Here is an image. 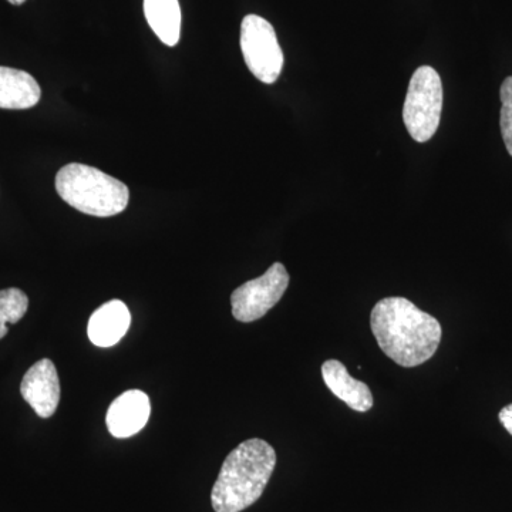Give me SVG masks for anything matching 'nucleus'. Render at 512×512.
Masks as SVG:
<instances>
[{
  "label": "nucleus",
  "instance_id": "nucleus-8",
  "mask_svg": "<svg viewBox=\"0 0 512 512\" xmlns=\"http://www.w3.org/2000/svg\"><path fill=\"white\" fill-rule=\"evenodd\" d=\"M150 412L147 394L141 390H128L111 403L106 417L107 429L111 436L127 439L144 429Z\"/></svg>",
  "mask_w": 512,
  "mask_h": 512
},
{
  "label": "nucleus",
  "instance_id": "nucleus-2",
  "mask_svg": "<svg viewBox=\"0 0 512 512\" xmlns=\"http://www.w3.org/2000/svg\"><path fill=\"white\" fill-rule=\"evenodd\" d=\"M276 466L271 444L251 439L239 444L222 464L212 487L211 504L215 512H241L264 494Z\"/></svg>",
  "mask_w": 512,
  "mask_h": 512
},
{
  "label": "nucleus",
  "instance_id": "nucleus-11",
  "mask_svg": "<svg viewBox=\"0 0 512 512\" xmlns=\"http://www.w3.org/2000/svg\"><path fill=\"white\" fill-rule=\"evenodd\" d=\"M42 97L35 77L23 70L0 66V109L28 110Z\"/></svg>",
  "mask_w": 512,
  "mask_h": 512
},
{
  "label": "nucleus",
  "instance_id": "nucleus-10",
  "mask_svg": "<svg viewBox=\"0 0 512 512\" xmlns=\"http://www.w3.org/2000/svg\"><path fill=\"white\" fill-rule=\"evenodd\" d=\"M131 315L124 302L110 301L93 313L87 326L90 342L99 348H111L126 336Z\"/></svg>",
  "mask_w": 512,
  "mask_h": 512
},
{
  "label": "nucleus",
  "instance_id": "nucleus-13",
  "mask_svg": "<svg viewBox=\"0 0 512 512\" xmlns=\"http://www.w3.org/2000/svg\"><path fill=\"white\" fill-rule=\"evenodd\" d=\"M29 308V298L18 288L0 291V339L9 332V325L18 323L26 315Z\"/></svg>",
  "mask_w": 512,
  "mask_h": 512
},
{
  "label": "nucleus",
  "instance_id": "nucleus-3",
  "mask_svg": "<svg viewBox=\"0 0 512 512\" xmlns=\"http://www.w3.org/2000/svg\"><path fill=\"white\" fill-rule=\"evenodd\" d=\"M55 185L64 202L92 217L119 215L130 200L126 184L86 164L64 165L56 175Z\"/></svg>",
  "mask_w": 512,
  "mask_h": 512
},
{
  "label": "nucleus",
  "instance_id": "nucleus-1",
  "mask_svg": "<svg viewBox=\"0 0 512 512\" xmlns=\"http://www.w3.org/2000/svg\"><path fill=\"white\" fill-rule=\"evenodd\" d=\"M370 328L384 355L402 367H416L430 360L443 336L439 320L400 296L376 303Z\"/></svg>",
  "mask_w": 512,
  "mask_h": 512
},
{
  "label": "nucleus",
  "instance_id": "nucleus-4",
  "mask_svg": "<svg viewBox=\"0 0 512 512\" xmlns=\"http://www.w3.org/2000/svg\"><path fill=\"white\" fill-rule=\"evenodd\" d=\"M443 110V84L439 73L421 66L410 79L403 107L404 126L417 143H426L436 134Z\"/></svg>",
  "mask_w": 512,
  "mask_h": 512
},
{
  "label": "nucleus",
  "instance_id": "nucleus-16",
  "mask_svg": "<svg viewBox=\"0 0 512 512\" xmlns=\"http://www.w3.org/2000/svg\"><path fill=\"white\" fill-rule=\"evenodd\" d=\"M9 3H12V5L20 6L23 5V3L26 2V0H8Z\"/></svg>",
  "mask_w": 512,
  "mask_h": 512
},
{
  "label": "nucleus",
  "instance_id": "nucleus-5",
  "mask_svg": "<svg viewBox=\"0 0 512 512\" xmlns=\"http://www.w3.org/2000/svg\"><path fill=\"white\" fill-rule=\"evenodd\" d=\"M241 50L249 72L259 82L274 84L284 69V52L274 26L258 15H248L241 25Z\"/></svg>",
  "mask_w": 512,
  "mask_h": 512
},
{
  "label": "nucleus",
  "instance_id": "nucleus-6",
  "mask_svg": "<svg viewBox=\"0 0 512 512\" xmlns=\"http://www.w3.org/2000/svg\"><path fill=\"white\" fill-rule=\"evenodd\" d=\"M288 286V271L281 262H276L264 275L248 281L232 292V315L242 323L264 318L281 301Z\"/></svg>",
  "mask_w": 512,
  "mask_h": 512
},
{
  "label": "nucleus",
  "instance_id": "nucleus-7",
  "mask_svg": "<svg viewBox=\"0 0 512 512\" xmlns=\"http://www.w3.org/2000/svg\"><path fill=\"white\" fill-rule=\"evenodd\" d=\"M20 393L37 416L49 419L56 413L60 402V382L52 360L35 363L20 384Z\"/></svg>",
  "mask_w": 512,
  "mask_h": 512
},
{
  "label": "nucleus",
  "instance_id": "nucleus-12",
  "mask_svg": "<svg viewBox=\"0 0 512 512\" xmlns=\"http://www.w3.org/2000/svg\"><path fill=\"white\" fill-rule=\"evenodd\" d=\"M144 16L164 45L174 47L180 42L183 15L178 0H144Z\"/></svg>",
  "mask_w": 512,
  "mask_h": 512
},
{
  "label": "nucleus",
  "instance_id": "nucleus-15",
  "mask_svg": "<svg viewBox=\"0 0 512 512\" xmlns=\"http://www.w3.org/2000/svg\"><path fill=\"white\" fill-rule=\"evenodd\" d=\"M498 419H500V423L503 424L504 429L512 436V403L500 410Z\"/></svg>",
  "mask_w": 512,
  "mask_h": 512
},
{
  "label": "nucleus",
  "instance_id": "nucleus-14",
  "mask_svg": "<svg viewBox=\"0 0 512 512\" xmlns=\"http://www.w3.org/2000/svg\"><path fill=\"white\" fill-rule=\"evenodd\" d=\"M501 113L500 127L501 134L508 154L512 157V76L507 77L501 84Z\"/></svg>",
  "mask_w": 512,
  "mask_h": 512
},
{
  "label": "nucleus",
  "instance_id": "nucleus-9",
  "mask_svg": "<svg viewBox=\"0 0 512 512\" xmlns=\"http://www.w3.org/2000/svg\"><path fill=\"white\" fill-rule=\"evenodd\" d=\"M323 382L330 392L355 412L366 413L373 407V394L366 383L349 375L339 360H326L322 365Z\"/></svg>",
  "mask_w": 512,
  "mask_h": 512
}]
</instances>
